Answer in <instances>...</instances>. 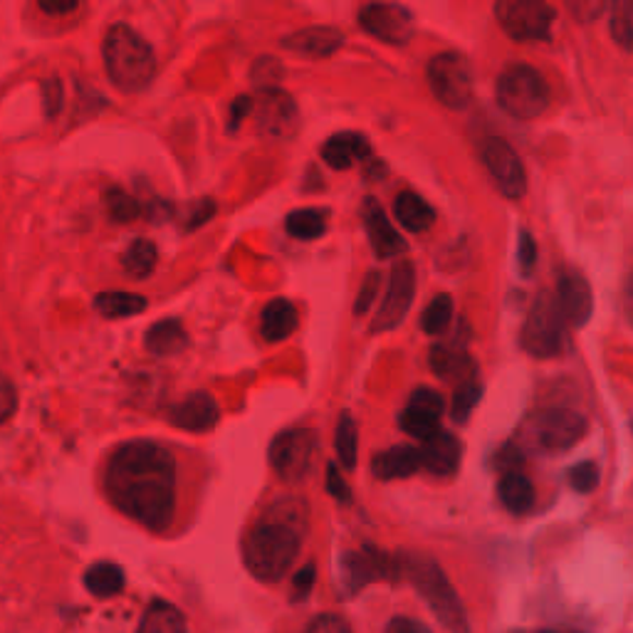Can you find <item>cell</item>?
Wrapping results in <instances>:
<instances>
[{"instance_id": "6da1fadb", "label": "cell", "mask_w": 633, "mask_h": 633, "mask_svg": "<svg viewBox=\"0 0 633 633\" xmlns=\"http://www.w3.org/2000/svg\"><path fill=\"white\" fill-rule=\"evenodd\" d=\"M105 490L119 512L151 532L176 515V461L154 440H130L109 458Z\"/></svg>"}, {"instance_id": "7a4b0ae2", "label": "cell", "mask_w": 633, "mask_h": 633, "mask_svg": "<svg viewBox=\"0 0 633 633\" xmlns=\"http://www.w3.org/2000/svg\"><path fill=\"white\" fill-rule=\"evenodd\" d=\"M309 512L297 498L272 502L243 537V562L255 580L278 584L290 574L302 552Z\"/></svg>"}, {"instance_id": "3957f363", "label": "cell", "mask_w": 633, "mask_h": 633, "mask_svg": "<svg viewBox=\"0 0 633 633\" xmlns=\"http://www.w3.org/2000/svg\"><path fill=\"white\" fill-rule=\"evenodd\" d=\"M75 633H198L176 604L161 596L122 601L80 621Z\"/></svg>"}, {"instance_id": "277c9868", "label": "cell", "mask_w": 633, "mask_h": 633, "mask_svg": "<svg viewBox=\"0 0 633 633\" xmlns=\"http://www.w3.org/2000/svg\"><path fill=\"white\" fill-rule=\"evenodd\" d=\"M105 68L117 89L134 95L151 85L156 75V58L151 45L134 27L117 23L105 38Z\"/></svg>"}, {"instance_id": "5b68a950", "label": "cell", "mask_w": 633, "mask_h": 633, "mask_svg": "<svg viewBox=\"0 0 633 633\" xmlns=\"http://www.w3.org/2000/svg\"><path fill=\"white\" fill-rule=\"evenodd\" d=\"M498 105L515 119H535L549 105V85L543 72L529 65H510L498 80Z\"/></svg>"}, {"instance_id": "8992f818", "label": "cell", "mask_w": 633, "mask_h": 633, "mask_svg": "<svg viewBox=\"0 0 633 633\" xmlns=\"http://www.w3.org/2000/svg\"><path fill=\"white\" fill-rule=\"evenodd\" d=\"M564 319L559 315L557 300L549 292H543L529 307V315L522 327L520 344L529 356L535 360H552L564 350L567 334H564Z\"/></svg>"}, {"instance_id": "52a82bcc", "label": "cell", "mask_w": 633, "mask_h": 633, "mask_svg": "<svg viewBox=\"0 0 633 633\" xmlns=\"http://www.w3.org/2000/svg\"><path fill=\"white\" fill-rule=\"evenodd\" d=\"M495 15L502 31L518 42L549 40L557 21L555 8L543 0H500L495 5Z\"/></svg>"}, {"instance_id": "ba28073f", "label": "cell", "mask_w": 633, "mask_h": 633, "mask_svg": "<svg viewBox=\"0 0 633 633\" xmlns=\"http://www.w3.org/2000/svg\"><path fill=\"white\" fill-rule=\"evenodd\" d=\"M428 85L448 109H465L473 99V72L458 52H440L428 62Z\"/></svg>"}, {"instance_id": "9c48e42d", "label": "cell", "mask_w": 633, "mask_h": 633, "mask_svg": "<svg viewBox=\"0 0 633 633\" xmlns=\"http://www.w3.org/2000/svg\"><path fill=\"white\" fill-rule=\"evenodd\" d=\"M319 440L317 434L309 428L284 430L270 446V465L278 473V478L284 483L305 480L312 465H315Z\"/></svg>"}, {"instance_id": "30bf717a", "label": "cell", "mask_w": 633, "mask_h": 633, "mask_svg": "<svg viewBox=\"0 0 633 633\" xmlns=\"http://www.w3.org/2000/svg\"><path fill=\"white\" fill-rule=\"evenodd\" d=\"M532 443L539 451L559 453L580 443L586 434V418L572 409H547L532 416Z\"/></svg>"}, {"instance_id": "8fae6325", "label": "cell", "mask_w": 633, "mask_h": 633, "mask_svg": "<svg viewBox=\"0 0 633 633\" xmlns=\"http://www.w3.org/2000/svg\"><path fill=\"white\" fill-rule=\"evenodd\" d=\"M409 569H411V576H414V582L421 586V592L426 594L430 607H434L438 617L446 621V626L465 633L463 609L455 599L451 584L446 582L443 572L438 569V564L430 562V559H426V557H411Z\"/></svg>"}, {"instance_id": "7c38bea8", "label": "cell", "mask_w": 633, "mask_h": 633, "mask_svg": "<svg viewBox=\"0 0 633 633\" xmlns=\"http://www.w3.org/2000/svg\"><path fill=\"white\" fill-rule=\"evenodd\" d=\"M255 130L268 139H290L297 132L300 109L288 92L280 87L260 89L258 99H253Z\"/></svg>"}, {"instance_id": "4fadbf2b", "label": "cell", "mask_w": 633, "mask_h": 633, "mask_svg": "<svg viewBox=\"0 0 633 633\" xmlns=\"http://www.w3.org/2000/svg\"><path fill=\"white\" fill-rule=\"evenodd\" d=\"M414 295H416L414 265H411L409 260H399L391 270L387 297H384L379 312H376V317L372 322V332L381 334V332H391V329H397L403 319H406Z\"/></svg>"}, {"instance_id": "5bb4252c", "label": "cell", "mask_w": 633, "mask_h": 633, "mask_svg": "<svg viewBox=\"0 0 633 633\" xmlns=\"http://www.w3.org/2000/svg\"><path fill=\"white\" fill-rule=\"evenodd\" d=\"M483 161L488 167L490 176L495 181V186L500 188V194L510 200H520L527 191V173L522 167V159L512 146L500 139V136H492V139L485 142L483 146Z\"/></svg>"}, {"instance_id": "9a60e30c", "label": "cell", "mask_w": 633, "mask_h": 633, "mask_svg": "<svg viewBox=\"0 0 633 633\" xmlns=\"http://www.w3.org/2000/svg\"><path fill=\"white\" fill-rule=\"evenodd\" d=\"M360 23L376 40L387 45H406L414 38V15L399 3H369L362 8Z\"/></svg>"}, {"instance_id": "2e32d148", "label": "cell", "mask_w": 633, "mask_h": 633, "mask_svg": "<svg viewBox=\"0 0 633 633\" xmlns=\"http://www.w3.org/2000/svg\"><path fill=\"white\" fill-rule=\"evenodd\" d=\"M362 218H364L366 235H369V243L376 258L389 260L409 251V243L403 241L401 233L393 228L387 210H384L379 200L366 198L362 204Z\"/></svg>"}, {"instance_id": "e0dca14e", "label": "cell", "mask_w": 633, "mask_h": 633, "mask_svg": "<svg viewBox=\"0 0 633 633\" xmlns=\"http://www.w3.org/2000/svg\"><path fill=\"white\" fill-rule=\"evenodd\" d=\"M443 409H446L443 399H440L438 391L421 387L411 393L406 409L401 411L399 424L409 436H416V438L424 440L428 436H434L438 430Z\"/></svg>"}, {"instance_id": "ac0fdd59", "label": "cell", "mask_w": 633, "mask_h": 633, "mask_svg": "<svg viewBox=\"0 0 633 633\" xmlns=\"http://www.w3.org/2000/svg\"><path fill=\"white\" fill-rule=\"evenodd\" d=\"M557 307L559 315H562L564 325L572 327H584L589 322L592 312H594V295L589 282L582 272L576 270H567L559 280L557 288Z\"/></svg>"}, {"instance_id": "d6986e66", "label": "cell", "mask_w": 633, "mask_h": 633, "mask_svg": "<svg viewBox=\"0 0 633 633\" xmlns=\"http://www.w3.org/2000/svg\"><path fill=\"white\" fill-rule=\"evenodd\" d=\"M169 424L181 430H191V434H206V430L216 428L220 421V409L216 399L206 391H194L186 399L173 403L169 409Z\"/></svg>"}, {"instance_id": "ffe728a7", "label": "cell", "mask_w": 633, "mask_h": 633, "mask_svg": "<svg viewBox=\"0 0 633 633\" xmlns=\"http://www.w3.org/2000/svg\"><path fill=\"white\" fill-rule=\"evenodd\" d=\"M418 458L421 467H426L430 475H436V478H448V475H453L458 467H461L463 446L461 440L453 434H448V430H436L434 436L424 438Z\"/></svg>"}, {"instance_id": "44dd1931", "label": "cell", "mask_w": 633, "mask_h": 633, "mask_svg": "<svg viewBox=\"0 0 633 633\" xmlns=\"http://www.w3.org/2000/svg\"><path fill=\"white\" fill-rule=\"evenodd\" d=\"M428 364L436 376L443 381H467L475 379V364L471 354L465 350L463 339H448V342H438L434 350L428 352Z\"/></svg>"}, {"instance_id": "7402d4cb", "label": "cell", "mask_w": 633, "mask_h": 633, "mask_svg": "<svg viewBox=\"0 0 633 633\" xmlns=\"http://www.w3.org/2000/svg\"><path fill=\"white\" fill-rule=\"evenodd\" d=\"M344 45L342 31L332 25H312L305 31H297L282 38V48L307 54V58H329Z\"/></svg>"}, {"instance_id": "603a6c76", "label": "cell", "mask_w": 633, "mask_h": 633, "mask_svg": "<svg viewBox=\"0 0 633 633\" xmlns=\"http://www.w3.org/2000/svg\"><path fill=\"white\" fill-rule=\"evenodd\" d=\"M372 156V144L364 134L356 132H339L329 136L322 146V159L327 167L337 171L352 169L356 161H364Z\"/></svg>"}, {"instance_id": "cb8c5ba5", "label": "cell", "mask_w": 633, "mask_h": 633, "mask_svg": "<svg viewBox=\"0 0 633 633\" xmlns=\"http://www.w3.org/2000/svg\"><path fill=\"white\" fill-rule=\"evenodd\" d=\"M421 467V458L414 446H393L374 458L372 471L379 480L411 478Z\"/></svg>"}, {"instance_id": "d4e9b609", "label": "cell", "mask_w": 633, "mask_h": 633, "mask_svg": "<svg viewBox=\"0 0 633 633\" xmlns=\"http://www.w3.org/2000/svg\"><path fill=\"white\" fill-rule=\"evenodd\" d=\"M297 329V309L290 300L278 297L265 305L260 317V334L265 342H284Z\"/></svg>"}, {"instance_id": "484cf974", "label": "cell", "mask_w": 633, "mask_h": 633, "mask_svg": "<svg viewBox=\"0 0 633 633\" xmlns=\"http://www.w3.org/2000/svg\"><path fill=\"white\" fill-rule=\"evenodd\" d=\"M146 352H151L154 356H171L179 354L188 346V334L176 317L161 319L156 322L144 339Z\"/></svg>"}, {"instance_id": "4316f807", "label": "cell", "mask_w": 633, "mask_h": 633, "mask_svg": "<svg viewBox=\"0 0 633 633\" xmlns=\"http://www.w3.org/2000/svg\"><path fill=\"white\" fill-rule=\"evenodd\" d=\"M393 216L411 233H426L436 223V210L418 194H411V191H403L393 200Z\"/></svg>"}, {"instance_id": "83f0119b", "label": "cell", "mask_w": 633, "mask_h": 633, "mask_svg": "<svg viewBox=\"0 0 633 633\" xmlns=\"http://www.w3.org/2000/svg\"><path fill=\"white\" fill-rule=\"evenodd\" d=\"M498 495L504 510H510L512 515H525L535 504V488L520 471L502 475L498 483Z\"/></svg>"}, {"instance_id": "f1b7e54d", "label": "cell", "mask_w": 633, "mask_h": 633, "mask_svg": "<svg viewBox=\"0 0 633 633\" xmlns=\"http://www.w3.org/2000/svg\"><path fill=\"white\" fill-rule=\"evenodd\" d=\"M124 569L114 562H97L85 572V586L97 599H112L124 589Z\"/></svg>"}, {"instance_id": "f546056e", "label": "cell", "mask_w": 633, "mask_h": 633, "mask_svg": "<svg viewBox=\"0 0 633 633\" xmlns=\"http://www.w3.org/2000/svg\"><path fill=\"white\" fill-rule=\"evenodd\" d=\"M95 309L107 319H126L146 309V297L134 292H102L95 297Z\"/></svg>"}, {"instance_id": "4dcf8cb0", "label": "cell", "mask_w": 633, "mask_h": 633, "mask_svg": "<svg viewBox=\"0 0 633 633\" xmlns=\"http://www.w3.org/2000/svg\"><path fill=\"white\" fill-rule=\"evenodd\" d=\"M284 228L297 241H317L327 233V210L297 208L284 220Z\"/></svg>"}, {"instance_id": "1f68e13d", "label": "cell", "mask_w": 633, "mask_h": 633, "mask_svg": "<svg viewBox=\"0 0 633 633\" xmlns=\"http://www.w3.org/2000/svg\"><path fill=\"white\" fill-rule=\"evenodd\" d=\"M334 448H337V458L346 471H354L356 467V453H360V430H356V424L352 414H342L337 424V434H334Z\"/></svg>"}, {"instance_id": "d6a6232c", "label": "cell", "mask_w": 633, "mask_h": 633, "mask_svg": "<svg viewBox=\"0 0 633 633\" xmlns=\"http://www.w3.org/2000/svg\"><path fill=\"white\" fill-rule=\"evenodd\" d=\"M156 258H159V255H156V245L151 241H144V238H139V241H134L130 247H126L122 265L134 280H144L154 272Z\"/></svg>"}, {"instance_id": "836d02e7", "label": "cell", "mask_w": 633, "mask_h": 633, "mask_svg": "<svg viewBox=\"0 0 633 633\" xmlns=\"http://www.w3.org/2000/svg\"><path fill=\"white\" fill-rule=\"evenodd\" d=\"M453 319V297L451 295H438L430 300V305L424 309V317H421V327L430 337H440L451 327Z\"/></svg>"}, {"instance_id": "e575fe53", "label": "cell", "mask_w": 633, "mask_h": 633, "mask_svg": "<svg viewBox=\"0 0 633 633\" xmlns=\"http://www.w3.org/2000/svg\"><path fill=\"white\" fill-rule=\"evenodd\" d=\"M483 399V384L478 379H467L463 384H458V389L453 393L451 403V416L455 424H465L471 414L475 411Z\"/></svg>"}, {"instance_id": "d590c367", "label": "cell", "mask_w": 633, "mask_h": 633, "mask_svg": "<svg viewBox=\"0 0 633 633\" xmlns=\"http://www.w3.org/2000/svg\"><path fill=\"white\" fill-rule=\"evenodd\" d=\"M105 204H107V214L114 223H132V220H136L142 214L139 200L126 194V191L122 188H109L105 194Z\"/></svg>"}, {"instance_id": "8d00e7d4", "label": "cell", "mask_w": 633, "mask_h": 633, "mask_svg": "<svg viewBox=\"0 0 633 633\" xmlns=\"http://www.w3.org/2000/svg\"><path fill=\"white\" fill-rule=\"evenodd\" d=\"M611 35L613 42L621 45L623 50H631L633 45V5L629 0H621L611 8Z\"/></svg>"}, {"instance_id": "74e56055", "label": "cell", "mask_w": 633, "mask_h": 633, "mask_svg": "<svg viewBox=\"0 0 633 633\" xmlns=\"http://www.w3.org/2000/svg\"><path fill=\"white\" fill-rule=\"evenodd\" d=\"M282 65H280V60H275V58H265L260 60H255V65H253V82H255V87L258 89H272V87H278V82L282 77Z\"/></svg>"}, {"instance_id": "f35d334b", "label": "cell", "mask_w": 633, "mask_h": 633, "mask_svg": "<svg viewBox=\"0 0 633 633\" xmlns=\"http://www.w3.org/2000/svg\"><path fill=\"white\" fill-rule=\"evenodd\" d=\"M569 485L582 495L592 492L596 485H599V465H596L594 461L576 463L572 471H569Z\"/></svg>"}, {"instance_id": "ab89813d", "label": "cell", "mask_w": 633, "mask_h": 633, "mask_svg": "<svg viewBox=\"0 0 633 633\" xmlns=\"http://www.w3.org/2000/svg\"><path fill=\"white\" fill-rule=\"evenodd\" d=\"M302 633H352L350 621L337 617V613H319V617H312Z\"/></svg>"}, {"instance_id": "60d3db41", "label": "cell", "mask_w": 633, "mask_h": 633, "mask_svg": "<svg viewBox=\"0 0 633 633\" xmlns=\"http://www.w3.org/2000/svg\"><path fill=\"white\" fill-rule=\"evenodd\" d=\"M17 411V391L11 376L0 372V424L11 421Z\"/></svg>"}, {"instance_id": "b9f144b4", "label": "cell", "mask_w": 633, "mask_h": 633, "mask_svg": "<svg viewBox=\"0 0 633 633\" xmlns=\"http://www.w3.org/2000/svg\"><path fill=\"white\" fill-rule=\"evenodd\" d=\"M518 265H520V272L525 275V278H529V272L535 270V265H537V243L527 231H520Z\"/></svg>"}, {"instance_id": "7bdbcfd3", "label": "cell", "mask_w": 633, "mask_h": 633, "mask_svg": "<svg viewBox=\"0 0 633 633\" xmlns=\"http://www.w3.org/2000/svg\"><path fill=\"white\" fill-rule=\"evenodd\" d=\"M379 284H381L379 272L372 270L369 275H366L360 295H356V302H354V315H364V312H369V307L376 300V292H379Z\"/></svg>"}, {"instance_id": "ee69618b", "label": "cell", "mask_w": 633, "mask_h": 633, "mask_svg": "<svg viewBox=\"0 0 633 633\" xmlns=\"http://www.w3.org/2000/svg\"><path fill=\"white\" fill-rule=\"evenodd\" d=\"M42 109L45 117H54L62 109V85L58 77L42 80Z\"/></svg>"}, {"instance_id": "f6af8a7d", "label": "cell", "mask_w": 633, "mask_h": 633, "mask_svg": "<svg viewBox=\"0 0 633 633\" xmlns=\"http://www.w3.org/2000/svg\"><path fill=\"white\" fill-rule=\"evenodd\" d=\"M522 463H525V458H522V451L515 443L502 446L500 451H498V455H495V465L500 467L502 475L504 473H515V467H520Z\"/></svg>"}, {"instance_id": "bcb514c9", "label": "cell", "mask_w": 633, "mask_h": 633, "mask_svg": "<svg viewBox=\"0 0 633 633\" xmlns=\"http://www.w3.org/2000/svg\"><path fill=\"white\" fill-rule=\"evenodd\" d=\"M327 490L332 492V498H337L339 502H350V488H346V483L342 475H339L334 463L327 465Z\"/></svg>"}, {"instance_id": "7dc6e473", "label": "cell", "mask_w": 633, "mask_h": 633, "mask_svg": "<svg viewBox=\"0 0 633 633\" xmlns=\"http://www.w3.org/2000/svg\"><path fill=\"white\" fill-rule=\"evenodd\" d=\"M216 214V204L210 198L206 200H198V206L191 210V216H188V223H186V231H196V228L200 226H206L210 218H214Z\"/></svg>"}, {"instance_id": "c3c4849f", "label": "cell", "mask_w": 633, "mask_h": 633, "mask_svg": "<svg viewBox=\"0 0 633 633\" xmlns=\"http://www.w3.org/2000/svg\"><path fill=\"white\" fill-rule=\"evenodd\" d=\"M251 112H253V97H235V102L231 105V124H228V132H235Z\"/></svg>"}, {"instance_id": "681fc988", "label": "cell", "mask_w": 633, "mask_h": 633, "mask_svg": "<svg viewBox=\"0 0 633 633\" xmlns=\"http://www.w3.org/2000/svg\"><path fill=\"white\" fill-rule=\"evenodd\" d=\"M387 633H430V631H428V626H424V623L416 621V619L397 617L389 623Z\"/></svg>"}, {"instance_id": "f907efd6", "label": "cell", "mask_w": 633, "mask_h": 633, "mask_svg": "<svg viewBox=\"0 0 633 633\" xmlns=\"http://www.w3.org/2000/svg\"><path fill=\"white\" fill-rule=\"evenodd\" d=\"M569 11H572L574 15H580V21L589 23L596 15H601L604 11H607V3H569Z\"/></svg>"}, {"instance_id": "816d5d0a", "label": "cell", "mask_w": 633, "mask_h": 633, "mask_svg": "<svg viewBox=\"0 0 633 633\" xmlns=\"http://www.w3.org/2000/svg\"><path fill=\"white\" fill-rule=\"evenodd\" d=\"M146 216H149L151 223H163V220L171 218V206L167 204V200L156 198L151 200L149 208H146Z\"/></svg>"}, {"instance_id": "f5cc1de1", "label": "cell", "mask_w": 633, "mask_h": 633, "mask_svg": "<svg viewBox=\"0 0 633 633\" xmlns=\"http://www.w3.org/2000/svg\"><path fill=\"white\" fill-rule=\"evenodd\" d=\"M38 8H40L42 13H48V15H68V13H75L77 8H80V3H72V0H70V3H52V0L48 3V0H40Z\"/></svg>"}, {"instance_id": "db71d44e", "label": "cell", "mask_w": 633, "mask_h": 633, "mask_svg": "<svg viewBox=\"0 0 633 633\" xmlns=\"http://www.w3.org/2000/svg\"><path fill=\"white\" fill-rule=\"evenodd\" d=\"M537 633H562V631H552V629H547V631H537Z\"/></svg>"}]
</instances>
